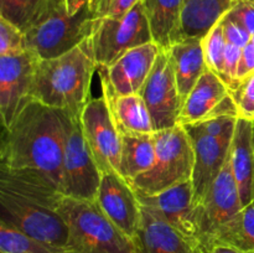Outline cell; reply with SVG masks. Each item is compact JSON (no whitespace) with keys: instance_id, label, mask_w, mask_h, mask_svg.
I'll return each mask as SVG.
<instances>
[{"instance_id":"9c48e42d","label":"cell","mask_w":254,"mask_h":253,"mask_svg":"<svg viewBox=\"0 0 254 253\" xmlns=\"http://www.w3.org/2000/svg\"><path fill=\"white\" fill-rule=\"evenodd\" d=\"M40 59L31 50L0 56V116L2 128H9L19 112L31 99Z\"/></svg>"},{"instance_id":"30bf717a","label":"cell","mask_w":254,"mask_h":253,"mask_svg":"<svg viewBox=\"0 0 254 253\" xmlns=\"http://www.w3.org/2000/svg\"><path fill=\"white\" fill-rule=\"evenodd\" d=\"M140 96L150 112L155 131L178 126L184 101L179 93L169 50L160 51Z\"/></svg>"},{"instance_id":"f546056e","label":"cell","mask_w":254,"mask_h":253,"mask_svg":"<svg viewBox=\"0 0 254 253\" xmlns=\"http://www.w3.org/2000/svg\"><path fill=\"white\" fill-rule=\"evenodd\" d=\"M25 32L16 25L0 17V56L26 51Z\"/></svg>"},{"instance_id":"52a82bcc","label":"cell","mask_w":254,"mask_h":253,"mask_svg":"<svg viewBox=\"0 0 254 253\" xmlns=\"http://www.w3.org/2000/svg\"><path fill=\"white\" fill-rule=\"evenodd\" d=\"M0 221L30 237L67 248L68 228L64 218L50 205L0 188Z\"/></svg>"},{"instance_id":"44dd1931","label":"cell","mask_w":254,"mask_h":253,"mask_svg":"<svg viewBox=\"0 0 254 253\" xmlns=\"http://www.w3.org/2000/svg\"><path fill=\"white\" fill-rule=\"evenodd\" d=\"M179 93L183 101L195 87L200 77L207 68L203 54L202 39L190 37L176 41L169 47Z\"/></svg>"},{"instance_id":"d4e9b609","label":"cell","mask_w":254,"mask_h":253,"mask_svg":"<svg viewBox=\"0 0 254 253\" xmlns=\"http://www.w3.org/2000/svg\"><path fill=\"white\" fill-rule=\"evenodd\" d=\"M211 242H220L242 251L254 252V200L218 230ZM207 245V243H206Z\"/></svg>"},{"instance_id":"7402d4cb","label":"cell","mask_w":254,"mask_h":253,"mask_svg":"<svg viewBox=\"0 0 254 253\" xmlns=\"http://www.w3.org/2000/svg\"><path fill=\"white\" fill-rule=\"evenodd\" d=\"M232 1L233 0H184L176 41L190 37L202 39L230 11Z\"/></svg>"},{"instance_id":"4fadbf2b","label":"cell","mask_w":254,"mask_h":253,"mask_svg":"<svg viewBox=\"0 0 254 253\" xmlns=\"http://www.w3.org/2000/svg\"><path fill=\"white\" fill-rule=\"evenodd\" d=\"M96 202L104 215L133 240L141 221V203L130 184L118 171L102 173Z\"/></svg>"},{"instance_id":"7c38bea8","label":"cell","mask_w":254,"mask_h":253,"mask_svg":"<svg viewBox=\"0 0 254 253\" xmlns=\"http://www.w3.org/2000/svg\"><path fill=\"white\" fill-rule=\"evenodd\" d=\"M242 207L237 183L227 158L220 175L197 205L198 246L212 241L218 230L235 217Z\"/></svg>"},{"instance_id":"5bb4252c","label":"cell","mask_w":254,"mask_h":253,"mask_svg":"<svg viewBox=\"0 0 254 253\" xmlns=\"http://www.w3.org/2000/svg\"><path fill=\"white\" fill-rule=\"evenodd\" d=\"M160 51L155 42H149L128 51L109 67L97 68L102 87L118 96L140 93Z\"/></svg>"},{"instance_id":"8fae6325","label":"cell","mask_w":254,"mask_h":253,"mask_svg":"<svg viewBox=\"0 0 254 253\" xmlns=\"http://www.w3.org/2000/svg\"><path fill=\"white\" fill-rule=\"evenodd\" d=\"M79 119L84 138L102 173H119L122 135L103 94L89 99Z\"/></svg>"},{"instance_id":"8992f818","label":"cell","mask_w":254,"mask_h":253,"mask_svg":"<svg viewBox=\"0 0 254 253\" xmlns=\"http://www.w3.org/2000/svg\"><path fill=\"white\" fill-rule=\"evenodd\" d=\"M86 44L97 68L109 67L124 54L153 41L143 1L122 17L93 19Z\"/></svg>"},{"instance_id":"2e32d148","label":"cell","mask_w":254,"mask_h":253,"mask_svg":"<svg viewBox=\"0 0 254 253\" xmlns=\"http://www.w3.org/2000/svg\"><path fill=\"white\" fill-rule=\"evenodd\" d=\"M133 243L135 253H201L196 241L186 237L159 213L143 205Z\"/></svg>"},{"instance_id":"603a6c76","label":"cell","mask_w":254,"mask_h":253,"mask_svg":"<svg viewBox=\"0 0 254 253\" xmlns=\"http://www.w3.org/2000/svg\"><path fill=\"white\" fill-rule=\"evenodd\" d=\"M153 41L161 50L176 41L184 0H143Z\"/></svg>"},{"instance_id":"9a60e30c","label":"cell","mask_w":254,"mask_h":253,"mask_svg":"<svg viewBox=\"0 0 254 253\" xmlns=\"http://www.w3.org/2000/svg\"><path fill=\"white\" fill-rule=\"evenodd\" d=\"M143 206L151 208L181 233L198 243V211L192 180L155 193H136Z\"/></svg>"},{"instance_id":"d6986e66","label":"cell","mask_w":254,"mask_h":253,"mask_svg":"<svg viewBox=\"0 0 254 253\" xmlns=\"http://www.w3.org/2000/svg\"><path fill=\"white\" fill-rule=\"evenodd\" d=\"M228 159L242 206H247L254 200V122L238 118Z\"/></svg>"},{"instance_id":"83f0119b","label":"cell","mask_w":254,"mask_h":253,"mask_svg":"<svg viewBox=\"0 0 254 253\" xmlns=\"http://www.w3.org/2000/svg\"><path fill=\"white\" fill-rule=\"evenodd\" d=\"M227 46L223 26L221 21H218L205 36L202 37V47L205 54V61L211 71L218 74L223 72V62H225V51Z\"/></svg>"},{"instance_id":"e575fe53","label":"cell","mask_w":254,"mask_h":253,"mask_svg":"<svg viewBox=\"0 0 254 253\" xmlns=\"http://www.w3.org/2000/svg\"><path fill=\"white\" fill-rule=\"evenodd\" d=\"M254 73V46L252 42L246 45L242 49V55H241L240 63L237 68V81L238 86L243 79L250 77Z\"/></svg>"},{"instance_id":"5b68a950","label":"cell","mask_w":254,"mask_h":253,"mask_svg":"<svg viewBox=\"0 0 254 253\" xmlns=\"http://www.w3.org/2000/svg\"><path fill=\"white\" fill-rule=\"evenodd\" d=\"M154 138L155 161L150 170L131 183L136 193L155 195L192 179L195 153L186 129L176 126L158 130Z\"/></svg>"},{"instance_id":"4dcf8cb0","label":"cell","mask_w":254,"mask_h":253,"mask_svg":"<svg viewBox=\"0 0 254 253\" xmlns=\"http://www.w3.org/2000/svg\"><path fill=\"white\" fill-rule=\"evenodd\" d=\"M237 121L238 118H232V117H218V118L206 119V121L198 122V123L185 126L184 128L190 134L221 136L235 133Z\"/></svg>"},{"instance_id":"f1b7e54d","label":"cell","mask_w":254,"mask_h":253,"mask_svg":"<svg viewBox=\"0 0 254 253\" xmlns=\"http://www.w3.org/2000/svg\"><path fill=\"white\" fill-rule=\"evenodd\" d=\"M143 0H89L88 10L92 19L122 17Z\"/></svg>"},{"instance_id":"484cf974","label":"cell","mask_w":254,"mask_h":253,"mask_svg":"<svg viewBox=\"0 0 254 253\" xmlns=\"http://www.w3.org/2000/svg\"><path fill=\"white\" fill-rule=\"evenodd\" d=\"M0 253H72L67 248L32 238L0 221Z\"/></svg>"},{"instance_id":"277c9868","label":"cell","mask_w":254,"mask_h":253,"mask_svg":"<svg viewBox=\"0 0 254 253\" xmlns=\"http://www.w3.org/2000/svg\"><path fill=\"white\" fill-rule=\"evenodd\" d=\"M88 5L69 15L66 0H49L37 21L25 31L27 50L41 60L56 59L79 46L92 30Z\"/></svg>"},{"instance_id":"ffe728a7","label":"cell","mask_w":254,"mask_h":253,"mask_svg":"<svg viewBox=\"0 0 254 253\" xmlns=\"http://www.w3.org/2000/svg\"><path fill=\"white\" fill-rule=\"evenodd\" d=\"M121 135H149L155 133L153 118L140 93L118 96L102 87Z\"/></svg>"},{"instance_id":"4316f807","label":"cell","mask_w":254,"mask_h":253,"mask_svg":"<svg viewBox=\"0 0 254 253\" xmlns=\"http://www.w3.org/2000/svg\"><path fill=\"white\" fill-rule=\"evenodd\" d=\"M49 0H0V17L27 31L37 21Z\"/></svg>"},{"instance_id":"d6a6232c","label":"cell","mask_w":254,"mask_h":253,"mask_svg":"<svg viewBox=\"0 0 254 253\" xmlns=\"http://www.w3.org/2000/svg\"><path fill=\"white\" fill-rule=\"evenodd\" d=\"M241 55H242V49L241 47L235 46V45L227 42L225 51V62H223V72L221 74V79L225 82L230 92H233L238 87L237 68L238 63H240Z\"/></svg>"},{"instance_id":"cb8c5ba5","label":"cell","mask_w":254,"mask_h":253,"mask_svg":"<svg viewBox=\"0 0 254 253\" xmlns=\"http://www.w3.org/2000/svg\"><path fill=\"white\" fill-rule=\"evenodd\" d=\"M155 134V133H154ZM149 135H122L119 174L131 185L136 178L150 170L155 161V138Z\"/></svg>"},{"instance_id":"74e56055","label":"cell","mask_w":254,"mask_h":253,"mask_svg":"<svg viewBox=\"0 0 254 253\" xmlns=\"http://www.w3.org/2000/svg\"><path fill=\"white\" fill-rule=\"evenodd\" d=\"M251 42H252L253 46H254V32L252 34V37H251Z\"/></svg>"},{"instance_id":"d590c367","label":"cell","mask_w":254,"mask_h":253,"mask_svg":"<svg viewBox=\"0 0 254 253\" xmlns=\"http://www.w3.org/2000/svg\"><path fill=\"white\" fill-rule=\"evenodd\" d=\"M201 253H254L248 251H242L240 248L232 247V246L225 245L220 242H211L207 245L200 246Z\"/></svg>"},{"instance_id":"6da1fadb","label":"cell","mask_w":254,"mask_h":253,"mask_svg":"<svg viewBox=\"0 0 254 253\" xmlns=\"http://www.w3.org/2000/svg\"><path fill=\"white\" fill-rule=\"evenodd\" d=\"M64 140L66 112L30 99L9 128H2L0 169L37 174L62 191Z\"/></svg>"},{"instance_id":"836d02e7","label":"cell","mask_w":254,"mask_h":253,"mask_svg":"<svg viewBox=\"0 0 254 253\" xmlns=\"http://www.w3.org/2000/svg\"><path fill=\"white\" fill-rule=\"evenodd\" d=\"M221 24L223 26V34H225L226 41L228 44H232L235 46L243 47L246 45H248L251 42V37H252V34L248 32L245 27L241 24H238L237 21L232 20L231 17H228L227 15L221 19Z\"/></svg>"},{"instance_id":"e0dca14e","label":"cell","mask_w":254,"mask_h":253,"mask_svg":"<svg viewBox=\"0 0 254 253\" xmlns=\"http://www.w3.org/2000/svg\"><path fill=\"white\" fill-rule=\"evenodd\" d=\"M188 134L192 140L195 153V164L191 180L195 192V202L198 205L225 166L235 133L221 136Z\"/></svg>"},{"instance_id":"1f68e13d","label":"cell","mask_w":254,"mask_h":253,"mask_svg":"<svg viewBox=\"0 0 254 253\" xmlns=\"http://www.w3.org/2000/svg\"><path fill=\"white\" fill-rule=\"evenodd\" d=\"M231 94L237 104L238 118L254 122V73L243 79Z\"/></svg>"},{"instance_id":"3957f363","label":"cell","mask_w":254,"mask_h":253,"mask_svg":"<svg viewBox=\"0 0 254 253\" xmlns=\"http://www.w3.org/2000/svg\"><path fill=\"white\" fill-rule=\"evenodd\" d=\"M57 212L68 228L67 248L72 253H135L133 240L104 215L96 201L64 196Z\"/></svg>"},{"instance_id":"7a4b0ae2","label":"cell","mask_w":254,"mask_h":253,"mask_svg":"<svg viewBox=\"0 0 254 253\" xmlns=\"http://www.w3.org/2000/svg\"><path fill=\"white\" fill-rule=\"evenodd\" d=\"M97 64L86 41L56 59L41 60L37 66L31 99L78 118L89 102Z\"/></svg>"},{"instance_id":"ba28073f","label":"cell","mask_w":254,"mask_h":253,"mask_svg":"<svg viewBox=\"0 0 254 253\" xmlns=\"http://www.w3.org/2000/svg\"><path fill=\"white\" fill-rule=\"evenodd\" d=\"M102 171L87 144L81 119L66 113V140L62 160L61 189L64 196L96 201Z\"/></svg>"},{"instance_id":"ac0fdd59","label":"cell","mask_w":254,"mask_h":253,"mask_svg":"<svg viewBox=\"0 0 254 253\" xmlns=\"http://www.w3.org/2000/svg\"><path fill=\"white\" fill-rule=\"evenodd\" d=\"M230 94L225 82L207 67L184 101L178 126H185L210 119L218 104Z\"/></svg>"},{"instance_id":"8d00e7d4","label":"cell","mask_w":254,"mask_h":253,"mask_svg":"<svg viewBox=\"0 0 254 253\" xmlns=\"http://www.w3.org/2000/svg\"><path fill=\"white\" fill-rule=\"evenodd\" d=\"M89 0H66L67 11L69 15H76L88 5Z\"/></svg>"}]
</instances>
